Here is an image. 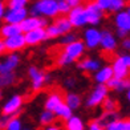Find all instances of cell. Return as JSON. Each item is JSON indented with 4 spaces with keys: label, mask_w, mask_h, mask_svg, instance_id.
<instances>
[{
    "label": "cell",
    "mask_w": 130,
    "mask_h": 130,
    "mask_svg": "<svg viewBox=\"0 0 130 130\" xmlns=\"http://www.w3.org/2000/svg\"><path fill=\"white\" fill-rule=\"evenodd\" d=\"M84 52H85L84 41L76 39L74 41H72V43L65 45L64 51L58 55V57H57L58 67H67V65L77 61L78 58L84 55Z\"/></svg>",
    "instance_id": "obj_1"
},
{
    "label": "cell",
    "mask_w": 130,
    "mask_h": 130,
    "mask_svg": "<svg viewBox=\"0 0 130 130\" xmlns=\"http://www.w3.org/2000/svg\"><path fill=\"white\" fill-rule=\"evenodd\" d=\"M28 13L33 16L43 17H56L60 15L58 12V0H36L28 11Z\"/></svg>",
    "instance_id": "obj_2"
},
{
    "label": "cell",
    "mask_w": 130,
    "mask_h": 130,
    "mask_svg": "<svg viewBox=\"0 0 130 130\" xmlns=\"http://www.w3.org/2000/svg\"><path fill=\"white\" fill-rule=\"evenodd\" d=\"M109 88L106 84H97V86L90 92V94L86 98V106L88 108H96L102 104V101L108 97Z\"/></svg>",
    "instance_id": "obj_3"
},
{
    "label": "cell",
    "mask_w": 130,
    "mask_h": 130,
    "mask_svg": "<svg viewBox=\"0 0 130 130\" xmlns=\"http://www.w3.org/2000/svg\"><path fill=\"white\" fill-rule=\"evenodd\" d=\"M28 76H29V78H31L32 90H35V92H39L51 78L48 74H45L43 70H40L37 67H33V65H32V67H29Z\"/></svg>",
    "instance_id": "obj_4"
},
{
    "label": "cell",
    "mask_w": 130,
    "mask_h": 130,
    "mask_svg": "<svg viewBox=\"0 0 130 130\" xmlns=\"http://www.w3.org/2000/svg\"><path fill=\"white\" fill-rule=\"evenodd\" d=\"M85 15H86V23L92 27H96L101 23L104 17V11L96 4V2H89L85 5Z\"/></svg>",
    "instance_id": "obj_5"
},
{
    "label": "cell",
    "mask_w": 130,
    "mask_h": 130,
    "mask_svg": "<svg viewBox=\"0 0 130 130\" xmlns=\"http://www.w3.org/2000/svg\"><path fill=\"white\" fill-rule=\"evenodd\" d=\"M23 104H24V97L20 96V94H15L12 96L7 102L3 105L2 108V113L5 117H12L16 116L23 108Z\"/></svg>",
    "instance_id": "obj_6"
},
{
    "label": "cell",
    "mask_w": 130,
    "mask_h": 130,
    "mask_svg": "<svg viewBox=\"0 0 130 130\" xmlns=\"http://www.w3.org/2000/svg\"><path fill=\"white\" fill-rule=\"evenodd\" d=\"M68 19L70 21V24H72V27H74V28L85 27L88 23H86V15H85L84 5L77 4L70 8V11L68 12Z\"/></svg>",
    "instance_id": "obj_7"
},
{
    "label": "cell",
    "mask_w": 130,
    "mask_h": 130,
    "mask_svg": "<svg viewBox=\"0 0 130 130\" xmlns=\"http://www.w3.org/2000/svg\"><path fill=\"white\" fill-rule=\"evenodd\" d=\"M28 16V9L23 8H7L3 16V20L8 24H20V23Z\"/></svg>",
    "instance_id": "obj_8"
},
{
    "label": "cell",
    "mask_w": 130,
    "mask_h": 130,
    "mask_svg": "<svg viewBox=\"0 0 130 130\" xmlns=\"http://www.w3.org/2000/svg\"><path fill=\"white\" fill-rule=\"evenodd\" d=\"M48 25V20L43 16H27L24 20L20 23V28L23 33H25L28 31H32V29H36V28H41V27H46Z\"/></svg>",
    "instance_id": "obj_9"
},
{
    "label": "cell",
    "mask_w": 130,
    "mask_h": 130,
    "mask_svg": "<svg viewBox=\"0 0 130 130\" xmlns=\"http://www.w3.org/2000/svg\"><path fill=\"white\" fill-rule=\"evenodd\" d=\"M3 41H4L5 51H8V52H17L27 46L25 37H24V33L23 32L13 35V36H9V37H4Z\"/></svg>",
    "instance_id": "obj_10"
},
{
    "label": "cell",
    "mask_w": 130,
    "mask_h": 130,
    "mask_svg": "<svg viewBox=\"0 0 130 130\" xmlns=\"http://www.w3.org/2000/svg\"><path fill=\"white\" fill-rule=\"evenodd\" d=\"M100 41H101V31L97 29L96 27H90L85 29L84 32V44L85 48L94 49L100 46Z\"/></svg>",
    "instance_id": "obj_11"
},
{
    "label": "cell",
    "mask_w": 130,
    "mask_h": 130,
    "mask_svg": "<svg viewBox=\"0 0 130 130\" xmlns=\"http://www.w3.org/2000/svg\"><path fill=\"white\" fill-rule=\"evenodd\" d=\"M19 64H20V56L16 52H11L4 60L0 61V74L13 72L19 67Z\"/></svg>",
    "instance_id": "obj_12"
},
{
    "label": "cell",
    "mask_w": 130,
    "mask_h": 130,
    "mask_svg": "<svg viewBox=\"0 0 130 130\" xmlns=\"http://www.w3.org/2000/svg\"><path fill=\"white\" fill-rule=\"evenodd\" d=\"M24 37H25V43L27 45H37L40 43L46 40V32H45V28L41 27V28H36V29H32V31H28L24 33Z\"/></svg>",
    "instance_id": "obj_13"
},
{
    "label": "cell",
    "mask_w": 130,
    "mask_h": 130,
    "mask_svg": "<svg viewBox=\"0 0 130 130\" xmlns=\"http://www.w3.org/2000/svg\"><path fill=\"white\" fill-rule=\"evenodd\" d=\"M100 46L102 48L104 52H113L117 48V39L109 29L101 31V41H100Z\"/></svg>",
    "instance_id": "obj_14"
},
{
    "label": "cell",
    "mask_w": 130,
    "mask_h": 130,
    "mask_svg": "<svg viewBox=\"0 0 130 130\" xmlns=\"http://www.w3.org/2000/svg\"><path fill=\"white\" fill-rule=\"evenodd\" d=\"M111 69H113V76L117 78H126L130 74V68L123 62L121 56L114 58L113 64H111Z\"/></svg>",
    "instance_id": "obj_15"
},
{
    "label": "cell",
    "mask_w": 130,
    "mask_h": 130,
    "mask_svg": "<svg viewBox=\"0 0 130 130\" xmlns=\"http://www.w3.org/2000/svg\"><path fill=\"white\" fill-rule=\"evenodd\" d=\"M114 24H116L117 29H122V31L130 33V16L126 11L122 9L120 12H116Z\"/></svg>",
    "instance_id": "obj_16"
},
{
    "label": "cell",
    "mask_w": 130,
    "mask_h": 130,
    "mask_svg": "<svg viewBox=\"0 0 130 130\" xmlns=\"http://www.w3.org/2000/svg\"><path fill=\"white\" fill-rule=\"evenodd\" d=\"M111 77H113V69H111V65L100 67L96 72H94V81H96L97 84H106Z\"/></svg>",
    "instance_id": "obj_17"
},
{
    "label": "cell",
    "mask_w": 130,
    "mask_h": 130,
    "mask_svg": "<svg viewBox=\"0 0 130 130\" xmlns=\"http://www.w3.org/2000/svg\"><path fill=\"white\" fill-rule=\"evenodd\" d=\"M101 67V62L97 58H92V57H86L82 58L78 62V68L84 72H89V73H94L96 70Z\"/></svg>",
    "instance_id": "obj_18"
},
{
    "label": "cell",
    "mask_w": 130,
    "mask_h": 130,
    "mask_svg": "<svg viewBox=\"0 0 130 130\" xmlns=\"http://www.w3.org/2000/svg\"><path fill=\"white\" fill-rule=\"evenodd\" d=\"M62 101H64V97H62V94L60 92H52L49 96L46 97L44 106H45V109L53 111V110L56 109V106L60 105Z\"/></svg>",
    "instance_id": "obj_19"
},
{
    "label": "cell",
    "mask_w": 130,
    "mask_h": 130,
    "mask_svg": "<svg viewBox=\"0 0 130 130\" xmlns=\"http://www.w3.org/2000/svg\"><path fill=\"white\" fill-rule=\"evenodd\" d=\"M21 32L23 31L20 28V24H8V23H5L3 27H0V36L3 37H9Z\"/></svg>",
    "instance_id": "obj_20"
},
{
    "label": "cell",
    "mask_w": 130,
    "mask_h": 130,
    "mask_svg": "<svg viewBox=\"0 0 130 130\" xmlns=\"http://www.w3.org/2000/svg\"><path fill=\"white\" fill-rule=\"evenodd\" d=\"M65 129L67 130H84V122L77 116H70L68 120H65Z\"/></svg>",
    "instance_id": "obj_21"
},
{
    "label": "cell",
    "mask_w": 130,
    "mask_h": 130,
    "mask_svg": "<svg viewBox=\"0 0 130 130\" xmlns=\"http://www.w3.org/2000/svg\"><path fill=\"white\" fill-rule=\"evenodd\" d=\"M72 111H73V110L70 109L69 106L62 101L60 105H57V106H56V109L53 110V113H55L56 117L61 118V120H68V118L72 116Z\"/></svg>",
    "instance_id": "obj_22"
},
{
    "label": "cell",
    "mask_w": 130,
    "mask_h": 130,
    "mask_svg": "<svg viewBox=\"0 0 130 130\" xmlns=\"http://www.w3.org/2000/svg\"><path fill=\"white\" fill-rule=\"evenodd\" d=\"M55 24L57 25V28L60 29V32L61 35L64 33H67V32H70L72 31V24H70V21L68 17H65V16H60V17H57L56 21H55Z\"/></svg>",
    "instance_id": "obj_23"
},
{
    "label": "cell",
    "mask_w": 130,
    "mask_h": 130,
    "mask_svg": "<svg viewBox=\"0 0 130 130\" xmlns=\"http://www.w3.org/2000/svg\"><path fill=\"white\" fill-rule=\"evenodd\" d=\"M64 102L67 104L72 110H74V109H78L80 108V105H81V97L78 96V94H76V93H68L67 96H65V101Z\"/></svg>",
    "instance_id": "obj_24"
},
{
    "label": "cell",
    "mask_w": 130,
    "mask_h": 130,
    "mask_svg": "<svg viewBox=\"0 0 130 130\" xmlns=\"http://www.w3.org/2000/svg\"><path fill=\"white\" fill-rule=\"evenodd\" d=\"M55 120H56L55 113H53L52 110H48V109H45V110L41 111V113H40V117H39L40 123H41V125H44V126L53 123V122H55Z\"/></svg>",
    "instance_id": "obj_25"
},
{
    "label": "cell",
    "mask_w": 130,
    "mask_h": 130,
    "mask_svg": "<svg viewBox=\"0 0 130 130\" xmlns=\"http://www.w3.org/2000/svg\"><path fill=\"white\" fill-rule=\"evenodd\" d=\"M16 81V76L13 72H9V73H2L0 74V89L3 88H7L13 85Z\"/></svg>",
    "instance_id": "obj_26"
},
{
    "label": "cell",
    "mask_w": 130,
    "mask_h": 130,
    "mask_svg": "<svg viewBox=\"0 0 130 130\" xmlns=\"http://www.w3.org/2000/svg\"><path fill=\"white\" fill-rule=\"evenodd\" d=\"M21 129H23V126H21V121L19 117H16V116L8 117L4 130H21Z\"/></svg>",
    "instance_id": "obj_27"
},
{
    "label": "cell",
    "mask_w": 130,
    "mask_h": 130,
    "mask_svg": "<svg viewBox=\"0 0 130 130\" xmlns=\"http://www.w3.org/2000/svg\"><path fill=\"white\" fill-rule=\"evenodd\" d=\"M114 120H118V114L116 111H105V113L100 117V120H97L102 126H106L109 122L114 121Z\"/></svg>",
    "instance_id": "obj_28"
},
{
    "label": "cell",
    "mask_w": 130,
    "mask_h": 130,
    "mask_svg": "<svg viewBox=\"0 0 130 130\" xmlns=\"http://www.w3.org/2000/svg\"><path fill=\"white\" fill-rule=\"evenodd\" d=\"M45 32H46V39H56L61 36L60 29L57 28V25L53 23V24H49L45 27Z\"/></svg>",
    "instance_id": "obj_29"
},
{
    "label": "cell",
    "mask_w": 130,
    "mask_h": 130,
    "mask_svg": "<svg viewBox=\"0 0 130 130\" xmlns=\"http://www.w3.org/2000/svg\"><path fill=\"white\" fill-rule=\"evenodd\" d=\"M126 7V0H111V4L109 7L110 12H120Z\"/></svg>",
    "instance_id": "obj_30"
},
{
    "label": "cell",
    "mask_w": 130,
    "mask_h": 130,
    "mask_svg": "<svg viewBox=\"0 0 130 130\" xmlns=\"http://www.w3.org/2000/svg\"><path fill=\"white\" fill-rule=\"evenodd\" d=\"M102 108H104V110L105 111H116L117 110V102L114 101L113 98H109V97H106L104 101H102Z\"/></svg>",
    "instance_id": "obj_31"
},
{
    "label": "cell",
    "mask_w": 130,
    "mask_h": 130,
    "mask_svg": "<svg viewBox=\"0 0 130 130\" xmlns=\"http://www.w3.org/2000/svg\"><path fill=\"white\" fill-rule=\"evenodd\" d=\"M29 3V0H7V8H23L27 7V4Z\"/></svg>",
    "instance_id": "obj_32"
},
{
    "label": "cell",
    "mask_w": 130,
    "mask_h": 130,
    "mask_svg": "<svg viewBox=\"0 0 130 130\" xmlns=\"http://www.w3.org/2000/svg\"><path fill=\"white\" fill-rule=\"evenodd\" d=\"M106 130H123V121L122 120H114V121H111L109 122L108 125L105 126Z\"/></svg>",
    "instance_id": "obj_33"
},
{
    "label": "cell",
    "mask_w": 130,
    "mask_h": 130,
    "mask_svg": "<svg viewBox=\"0 0 130 130\" xmlns=\"http://www.w3.org/2000/svg\"><path fill=\"white\" fill-rule=\"evenodd\" d=\"M70 8H72V7L68 4L67 0H58V12H60V13H62V15L67 13V15H68V12L70 11Z\"/></svg>",
    "instance_id": "obj_34"
},
{
    "label": "cell",
    "mask_w": 130,
    "mask_h": 130,
    "mask_svg": "<svg viewBox=\"0 0 130 130\" xmlns=\"http://www.w3.org/2000/svg\"><path fill=\"white\" fill-rule=\"evenodd\" d=\"M61 44H64V45H67V44H69V43H72V41H74L76 39V35L74 33H72V32H67V33H64V35H61Z\"/></svg>",
    "instance_id": "obj_35"
},
{
    "label": "cell",
    "mask_w": 130,
    "mask_h": 130,
    "mask_svg": "<svg viewBox=\"0 0 130 130\" xmlns=\"http://www.w3.org/2000/svg\"><path fill=\"white\" fill-rule=\"evenodd\" d=\"M94 2H96V4L104 11V12L105 11H109V7L111 4V0H94Z\"/></svg>",
    "instance_id": "obj_36"
},
{
    "label": "cell",
    "mask_w": 130,
    "mask_h": 130,
    "mask_svg": "<svg viewBox=\"0 0 130 130\" xmlns=\"http://www.w3.org/2000/svg\"><path fill=\"white\" fill-rule=\"evenodd\" d=\"M88 130H106V129H105V126H102L97 120H94V121H92V122L89 123Z\"/></svg>",
    "instance_id": "obj_37"
},
{
    "label": "cell",
    "mask_w": 130,
    "mask_h": 130,
    "mask_svg": "<svg viewBox=\"0 0 130 130\" xmlns=\"http://www.w3.org/2000/svg\"><path fill=\"white\" fill-rule=\"evenodd\" d=\"M122 48L125 51H130V37H123L122 40Z\"/></svg>",
    "instance_id": "obj_38"
},
{
    "label": "cell",
    "mask_w": 130,
    "mask_h": 130,
    "mask_svg": "<svg viewBox=\"0 0 130 130\" xmlns=\"http://www.w3.org/2000/svg\"><path fill=\"white\" fill-rule=\"evenodd\" d=\"M5 9H7L5 2L0 0V20H3V16H4V13H5Z\"/></svg>",
    "instance_id": "obj_39"
},
{
    "label": "cell",
    "mask_w": 130,
    "mask_h": 130,
    "mask_svg": "<svg viewBox=\"0 0 130 130\" xmlns=\"http://www.w3.org/2000/svg\"><path fill=\"white\" fill-rule=\"evenodd\" d=\"M121 57H122L123 62H125L127 67L130 68V55H129V53H126V55H121Z\"/></svg>",
    "instance_id": "obj_40"
},
{
    "label": "cell",
    "mask_w": 130,
    "mask_h": 130,
    "mask_svg": "<svg viewBox=\"0 0 130 130\" xmlns=\"http://www.w3.org/2000/svg\"><path fill=\"white\" fill-rule=\"evenodd\" d=\"M7 120H8V117H5V116H3L2 118H0V130H4V127H5V122H7Z\"/></svg>",
    "instance_id": "obj_41"
},
{
    "label": "cell",
    "mask_w": 130,
    "mask_h": 130,
    "mask_svg": "<svg viewBox=\"0 0 130 130\" xmlns=\"http://www.w3.org/2000/svg\"><path fill=\"white\" fill-rule=\"evenodd\" d=\"M44 130H61V127L57 126V125H53V123H51V125H46Z\"/></svg>",
    "instance_id": "obj_42"
},
{
    "label": "cell",
    "mask_w": 130,
    "mask_h": 130,
    "mask_svg": "<svg viewBox=\"0 0 130 130\" xmlns=\"http://www.w3.org/2000/svg\"><path fill=\"white\" fill-rule=\"evenodd\" d=\"M127 32H125V31H122V29H117V36L118 37H121V39H123V37H126L127 36Z\"/></svg>",
    "instance_id": "obj_43"
},
{
    "label": "cell",
    "mask_w": 130,
    "mask_h": 130,
    "mask_svg": "<svg viewBox=\"0 0 130 130\" xmlns=\"http://www.w3.org/2000/svg\"><path fill=\"white\" fill-rule=\"evenodd\" d=\"M67 2H68V4L70 5V7H74V5H77V4L81 3L80 0H67Z\"/></svg>",
    "instance_id": "obj_44"
},
{
    "label": "cell",
    "mask_w": 130,
    "mask_h": 130,
    "mask_svg": "<svg viewBox=\"0 0 130 130\" xmlns=\"http://www.w3.org/2000/svg\"><path fill=\"white\" fill-rule=\"evenodd\" d=\"M5 52V46H4V41L0 39V56L3 55V53Z\"/></svg>",
    "instance_id": "obj_45"
},
{
    "label": "cell",
    "mask_w": 130,
    "mask_h": 130,
    "mask_svg": "<svg viewBox=\"0 0 130 130\" xmlns=\"http://www.w3.org/2000/svg\"><path fill=\"white\" fill-rule=\"evenodd\" d=\"M123 130H130V120L123 121Z\"/></svg>",
    "instance_id": "obj_46"
},
{
    "label": "cell",
    "mask_w": 130,
    "mask_h": 130,
    "mask_svg": "<svg viewBox=\"0 0 130 130\" xmlns=\"http://www.w3.org/2000/svg\"><path fill=\"white\" fill-rule=\"evenodd\" d=\"M65 84H67V85H68V86H72V85H73V84H74V81H73V80H68V81H67V82H65Z\"/></svg>",
    "instance_id": "obj_47"
},
{
    "label": "cell",
    "mask_w": 130,
    "mask_h": 130,
    "mask_svg": "<svg viewBox=\"0 0 130 130\" xmlns=\"http://www.w3.org/2000/svg\"><path fill=\"white\" fill-rule=\"evenodd\" d=\"M126 97H127V101L130 102V89H127V94H126Z\"/></svg>",
    "instance_id": "obj_48"
},
{
    "label": "cell",
    "mask_w": 130,
    "mask_h": 130,
    "mask_svg": "<svg viewBox=\"0 0 130 130\" xmlns=\"http://www.w3.org/2000/svg\"><path fill=\"white\" fill-rule=\"evenodd\" d=\"M126 12H127V13H129V16H130V4L126 7Z\"/></svg>",
    "instance_id": "obj_49"
},
{
    "label": "cell",
    "mask_w": 130,
    "mask_h": 130,
    "mask_svg": "<svg viewBox=\"0 0 130 130\" xmlns=\"http://www.w3.org/2000/svg\"><path fill=\"white\" fill-rule=\"evenodd\" d=\"M3 98V92H2V89H0V100Z\"/></svg>",
    "instance_id": "obj_50"
},
{
    "label": "cell",
    "mask_w": 130,
    "mask_h": 130,
    "mask_svg": "<svg viewBox=\"0 0 130 130\" xmlns=\"http://www.w3.org/2000/svg\"><path fill=\"white\" fill-rule=\"evenodd\" d=\"M21 130H31V129H21Z\"/></svg>",
    "instance_id": "obj_51"
},
{
    "label": "cell",
    "mask_w": 130,
    "mask_h": 130,
    "mask_svg": "<svg viewBox=\"0 0 130 130\" xmlns=\"http://www.w3.org/2000/svg\"><path fill=\"white\" fill-rule=\"evenodd\" d=\"M80 2H82V0H80Z\"/></svg>",
    "instance_id": "obj_52"
}]
</instances>
